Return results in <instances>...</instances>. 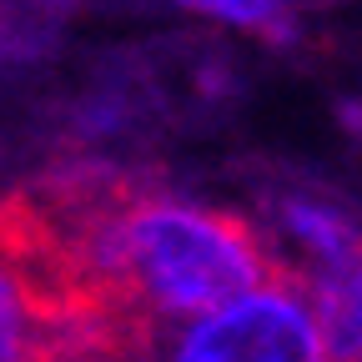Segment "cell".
Instances as JSON below:
<instances>
[{"label":"cell","mask_w":362,"mask_h":362,"mask_svg":"<svg viewBox=\"0 0 362 362\" xmlns=\"http://www.w3.org/2000/svg\"><path fill=\"white\" fill-rule=\"evenodd\" d=\"M156 362H332V347L312 312L307 272H292L206 317L166 327Z\"/></svg>","instance_id":"obj_1"},{"label":"cell","mask_w":362,"mask_h":362,"mask_svg":"<svg viewBox=\"0 0 362 362\" xmlns=\"http://www.w3.org/2000/svg\"><path fill=\"white\" fill-rule=\"evenodd\" d=\"M312 312L327 332L332 362H362V257L307 272Z\"/></svg>","instance_id":"obj_2"},{"label":"cell","mask_w":362,"mask_h":362,"mask_svg":"<svg viewBox=\"0 0 362 362\" xmlns=\"http://www.w3.org/2000/svg\"><path fill=\"white\" fill-rule=\"evenodd\" d=\"M282 237H292L302 252H312V267H337L362 257V226L327 206V202H287L282 206Z\"/></svg>","instance_id":"obj_3"},{"label":"cell","mask_w":362,"mask_h":362,"mask_svg":"<svg viewBox=\"0 0 362 362\" xmlns=\"http://www.w3.org/2000/svg\"><path fill=\"white\" fill-rule=\"evenodd\" d=\"M176 6L216 16L226 25L262 30V35H287V0H176Z\"/></svg>","instance_id":"obj_4"},{"label":"cell","mask_w":362,"mask_h":362,"mask_svg":"<svg viewBox=\"0 0 362 362\" xmlns=\"http://www.w3.org/2000/svg\"><path fill=\"white\" fill-rule=\"evenodd\" d=\"M25 362H51V357H25Z\"/></svg>","instance_id":"obj_5"}]
</instances>
